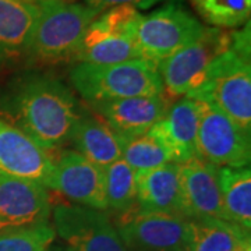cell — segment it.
Wrapping results in <instances>:
<instances>
[{
  "mask_svg": "<svg viewBox=\"0 0 251 251\" xmlns=\"http://www.w3.org/2000/svg\"><path fill=\"white\" fill-rule=\"evenodd\" d=\"M48 251H74V250H72V249H70L69 246H66V247H62V246H57V247H52V246H50V247L48 249Z\"/></svg>",
  "mask_w": 251,
  "mask_h": 251,
  "instance_id": "obj_27",
  "label": "cell"
},
{
  "mask_svg": "<svg viewBox=\"0 0 251 251\" xmlns=\"http://www.w3.org/2000/svg\"><path fill=\"white\" fill-rule=\"evenodd\" d=\"M159 0H84V3L87 6H90L92 9L98 10V11H105V10L117 7V6H133L135 9L141 7L147 9L150 6L155 4Z\"/></svg>",
  "mask_w": 251,
  "mask_h": 251,
  "instance_id": "obj_26",
  "label": "cell"
},
{
  "mask_svg": "<svg viewBox=\"0 0 251 251\" xmlns=\"http://www.w3.org/2000/svg\"><path fill=\"white\" fill-rule=\"evenodd\" d=\"M243 251H251V247L250 249H246V250H243Z\"/></svg>",
  "mask_w": 251,
  "mask_h": 251,
  "instance_id": "obj_29",
  "label": "cell"
},
{
  "mask_svg": "<svg viewBox=\"0 0 251 251\" xmlns=\"http://www.w3.org/2000/svg\"><path fill=\"white\" fill-rule=\"evenodd\" d=\"M46 188L60 193L73 204L99 211L108 209L103 169L77 151H63L53 159Z\"/></svg>",
  "mask_w": 251,
  "mask_h": 251,
  "instance_id": "obj_11",
  "label": "cell"
},
{
  "mask_svg": "<svg viewBox=\"0 0 251 251\" xmlns=\"http://www.w3.org/2000/svg\"><path fill=\"white\" fill-rule=\"evenodd\" d=\"M38 11L36 1L0 0V66L25 56Z\"/></svg>",
  "mask_w": 251,
  "mask_h": 251,
  "instance_id": "obj_19",
  "label": "cell"
},
{
  "mask_svg": "<svg viewBox=\"0 0 251 251\" xmlns=\"http://www.w3.org/2000/svg\"><path fill=\"white\" fill-rule=\"evenodd\" d=\"M141 18L143 14L133 6L102 11L85 31L73 62L115 64L140 59L137 29Z\"/></svg>",
  "mask_w": 251,
  "mask_h": 251,
  "instance_id": "obj_5",
  "label": "cell"
},
{
  "mask_svg": "<svg viewBox=\"0 0 251 251\" xmlns=\"http://www.w3.org/2000/svg\"><path fill=\"white\" fill-rule=\"evenodd\" d=\"M130 251H184L188 219L179 215L130 211L115 225Z\"/></svg>",
  "mask_w": 251,
  "mask_h": 251,
  "instance_id": "obj_10",
  "label": "cell"
},
{
  "mask_svg": "<svg viewBox=\"0 0 251 251\" xmlns=\"http://www.w3.org/2000/svg\"><path fill=\"white\" fill-rule=\"evenodd\" d=\"M200 102L183 97L171 105L153 128L171 148L176 163H184L197 156V131Z\"/></svg>",
  "mask_w": 251,
  "mask_h": 251,
  "instance_id": "obj_17",
  "label": "cell"
},
{
  "mask_svg": "<svg viewBox=\"0 0 251 251\" xmlns=\"http://www.w3.org/2000/svg\"><path fill=\"white\" fill-rule=\"evenodd\" d=\"M186 97L214 105L251 133L250 21L230 32V46L206 69L201 84Z\"/></svg>",
  "mask_w": 251,
  "mask_h": 251,
  "instance_id": "obj_2",
  "label": "cell"
},
{
  "mask_svg": "<svg viewBox=\"0 0 251 251\" xmlns=\"http://www.w3.org/2000/svg\"><path fill=\"white\" fill-rule=\"evenodd\" d=\"M105 194L109 209L119 214L133 211L135 205V171L123 159L103 168Z\"/></svg>",
  "mask_w": 251,
  "mask_h": 251,
  "instance_id": "obj_23",
  "label": "cell"
},
{
  "mask_svg": "<svg viewBox=\"0 0 251 251\" xmlns=\"http://www.w3.org/2000/svg\"><path fill=\"white\" fill-rule=\"evenodd\" d=\"M25 1H38V0H25Z\"/></svg>",
  "mask_w": 251,
  "mask_h": 251,
  "instance_id": "obj_28",
  "label": "cell"
},
{
  "mask_svg": "<svg viewBox=\"0 0 251 251\" xmlns=\"http://www.w3.org/2000/svg\"><path fill=\"white\" fill-rule=\"evenodd\" d=\"M250 230L214 218L188 219L184 251H243L250 249Z\"/></svg>",
  "mask_w": 251,
  "mask_h": 251,
  "instance_id": "obj_20",
  "label": "cell"
},
{
  "mask_svg": "<svg viewBox=\"0 0 251 251\" xmlns=\"http://www.w3.org/2000/svg\"><path fill=\"white\" fill-rule=\"evenodd\" d=\"M52 171L50 153L17 127L0 119V176L32 180L46 187Z\"/></svg>",
  "mask_w": 251,
  "mask_h": 251,
  "instance_id": "obj_13",
  "label": "cell"
},
{
  "mask_svg": "<svg viewBox=\"0 0 251 251\" xmlns=\"http://www.w3.org/2000/svg\"><path fill=\"white\" fill-rule=\"evenodd\" d=\"M56 232L48 224L0 232V251H48Z\"/></svg>",
  "mask_w": 251,
  "mask_h": 251,
  "instance_id": "obj_25",
  "label": "cell"
},
{
  "mask_svg": "<svg viewBox=\"0 0 251 251\" xmlns=\"http://www.w3.org/2000/svg\"><path fill=\"white\" fill-rule=\"evenodd\" d=\"M38 17L25 56L35 64L73 60L81 39L100 11L74 0H38Z\"/></svg>",
  "mask_w": 251,
  "mask_h": 251,
  "instance_id": "obj_3",
  "label": "cell"
},
{
  "mask_svg": "<svg viewBox=\"0 0 251 251\" xmlns=\"http://www.w3.org/2000/svg\"><path fill=\"white\" fill-rule=\"evenodd\" d=\"M70 80L87 102L163 95L158 66L141 57L115 64L77 63Z\"/></svg>",
  "mask_w": 251,
  "mask_h": 251,
  "instance_id": "obj_4",
  "label": "cell"
},
{
  "mask_svg": "<svg viewBox=\"0 0 251 251\" xmlns=\"http://www.w3.org/2000/svg\"><path fill=\"white\" fill-rule=\"evenodd\" d=\"M200 102L197 156L216 168H243L251 159L250 133L208 102Z\"/></svg>",
  "mask_w": 251,
  "mask_h": 251,
  "instance_id": "obj_8",
  "label": "cell"
},
{
  "mask_svg": "<svg viewBox=\"0 0 251 251\" xmlns=\"http://www.w3.org/2000/svg\"><path fill=\"white\" fill-rule=\"evenodd\" d=\"M230 46V32L205 27L196 41L181 48L158 64L168 99L183 98L194 91L204 78L206 69Z\"/></svg>",
  "mask_w": 251,
  "mask_h": 251,
  "instance_id": "obj_6",
  "label": "cell"
},
{
  "mask_svg": "<svg viewBox=\"0 0 251 251\" xmlns=\"http://www.w3.org/2000/svg\"><path fill=\"white\" fill-rule=\"evenodd\" d=\"M122 159L135 172L176 163L171 148L153 127L145 134L125 141Z\"/></svg>",
  "mask_w": 251,
  "mask_h": 251,
  "instance_id": "obj_22",
  "label": "cell"
},
{
  "mask_svg": "<svg viewBox=\"0 0 251 251\" xmlns=\"http://www.w3.org/2000/svg\"><path fill=\"white\" fill-rule=\"evenodd\" d=\"M3 113L10 125L53 152L70 140L81 112L77 99L62 81L32 74L21 81L4 99Z\"/></svg>",
  "mask_w": 251,
  "mask_h": 251,
  "instance_id": "obj_1",
  "label": "cell"
},
{
  "mask_svg": "<svg viewBox=\"0 0 251 251\" xmlns=\"http://www.w3.org/2000/svg\"><path fill=\"white\" fill-rule=\"evenodd\" d=\"M95 115L103 119L113 131L125 141L145 134L166 113L169 99L159 97H137V98L88 102Z\"/></svg>",
  "mask_w": 251,
  "mask_h": 251,
  "instance_id": "obj_15",
  "label": "cell"
},
{
  "mask_svg": "<svg viewBox=\"0 0 251 251\" xmlns=\"http://www.w3.org/2000/svg\"><path fill=\"white\" fill-rule=\"evenodd\" d=\"M48 188L32 180L0 176V232L48 224Z\"/></svg>",
  "mask_w": 251,
  "mask_h": 251,
  "instance_id": "obj_12",
  "label": "cell"
},
{
  "mask_svg": "<svg viewBox=\"0 0 251 251\" xmlns=\"http://www.w3.org/2000/svg\"><path fill=\"white\" fill-rule=\"evenodd\" d=\"M204 25L177 3H169L143 16L137 29L141 59L159 64L202 34Z\"/></svg>",
  "mask_w": 251,
  "mask_h": 251,
  "instance_id": "obj_7",
  "label": "cell"
},
{
  "mask_svg": "<svg viewBox=\"0 0 251 251\" xmlns=\"http://www.w3.org/2000/svg\"><path fill=\"white\" fill-rule=\"evenodd\" d=\"M69 141L74 145V151L102 169L122 159L125 147V140L94 112L92 115L81 113Z\"/></svg>",
  "mask_w": 251,
  "mask_h": 251,
  "instance_id": "obj_18",
  "label": "cell"
},
{
  "mask_svg": "<svg viewBox=\"0 0 251 251\" xmlns=\"http://www.w3.org/2000/svg\"><path fill=\"white\" fill-rule=\"evenodd\" d=\"M180 165L181 216L186 219H224L222 197L218 184V168L200 158Z\"/></svg>",
  "mask_w": 251,
  "mask_h": 251,
  "instance_id": "obj_14",
  "label": "cell"
},
{
  "mask_svg": "<svg viewBox=\"0 0 251 251\" xmlns=\"http://www.w3.org/2000/svg\"><path fill=\"white\" fill-rule=\"evenodd\" d=\"M218 184L229 222L250 230L251 171L243 168H218Z\"/></svg>",
  "mask_w": 251,
  "mask_h": 251,
  "instance_id": "obj_21",
  "label": "cell"
},
{
  "mask_svg": "<svg viewBox=\"0 0 251 251\" xmlns=\"http://www.w3.org/2000/svg\"><path fill=\"white\" fill-rule=\"evenodd\" d=\"M54 232L74 251H128L105 211L77 204L53 209Z\"/></svg>",
  "mask_w": 251,
  "mask_h": 251,
  "instance_id": "obj_9",
  "label": "cell"
},
{
  "mask_svg": "<svg viewBox=\"0 0 251 251\" xmlns=\"http://www.w3.org/2000/svg\"><path fill=\"white\" fill-rule=\"evenodd\" d=\"M135 191L137 211L181 216L179 163L137 171Z\"/></svg>",
  "mask_w": 251,
  "mask_h": 251,
  "instance_id": "obj_16",
  "label": "cell"
},
{
  "mask_svg": "<svg viewBox=\"0 0 251 251\" xmlns=\"http://www.w3.org/2000/svg\"><path fill=\"white\" fill-rule=\"evenodd\" d=\"M201 18L214 28H237L249 23L251 0H190Z\"/></svg>",
  "mask_w": 251,
  "mask_h": 251,
  "instance_id": "obj_24",
  "label": "cell"
}]
</instances>
